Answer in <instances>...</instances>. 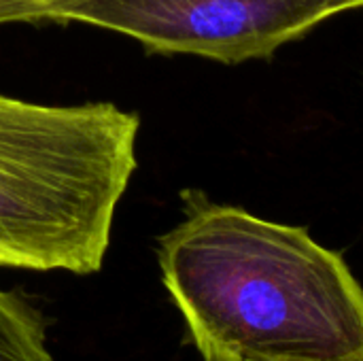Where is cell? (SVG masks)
Listing matches in <instances>:
<instances>
[{"label": "cell", "instance_id": "obj_1", "mask_svg": "<svg viewBox=\"0 0 363 361\" xmlns=\"http://www.w3.org/2000/svg\"><path fill=\"white\" fill-rule=\"evenodd\" d=\"M157 238L164 287L204 361H363V287L306 228L187 191Z\"/></svg>", "mask_w": 363, "mask_h": 361}, {"label": "cell", "instance_id": "obj_2", "mask_svg": "<svg viewBox=\"0 0 363 361\" xmlns=\"http://www.w3.org/2000/svg\"><path fill=\"white\" fill-rule=\"evenodd\" d=\"M140 119L113 102L0 94V266L94 274L138 168Z\"/></svg>", "mask_w": 363, "mask_h": 361}, {"label": "cell", "instance_id": "obj_3", "mask_svg": "<svg viewBox=\"0 0 363 361\" xmlns=\"http://www.w3.org/2000/svg\"><path fill=\"white\" fill-rule=\"evenodd\" d=\"M362 6L363 0H94L74 9L68 23L130 36L151 53L240 64L270 57Z\"/></svg>", "mask_w": 363, "mask_h": 361}, {"label": "cell", "instance_id": "obj_4", "mask_svg": "<svg viewBox=\"0 0 363 361\" xmlns=\"http://www.w3.org/2000/svg\"><path fill=\"white\" fill-rule=\"evenodd\" d=\"M0 361H53L38 311L4 289H0Z\"/></svg>", "mask_w": 363, "mask_h": 361}, {"label": "cell", "instance_id": "obj_5", "mask_svg": "<svg viewBox=\"0 0 363 361\" xmlns=\"http://www.w3.org/2000/svg\"><path fill=\"white\" fill-rule=\"evenodd\" d=\"M94 0H0V26L4 23H68L74 9Z\"/></svg>", "mask_w": 363, "mask_h": 361}]
</instances>
